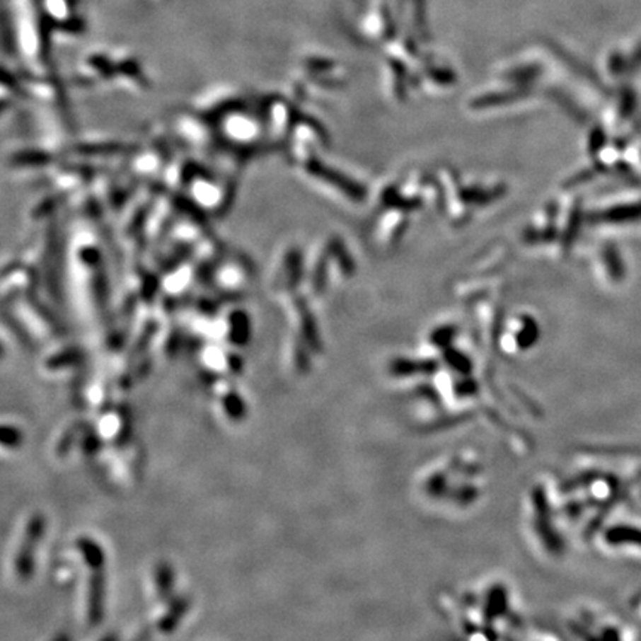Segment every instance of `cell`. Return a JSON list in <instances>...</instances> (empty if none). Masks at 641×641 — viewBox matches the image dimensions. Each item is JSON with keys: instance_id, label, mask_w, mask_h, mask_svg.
Here are the masks:
<instances>
[{"instance_id": "6da1fadb", "label": "cell", "mask_w": 641, "mask_h": 641, "mask_svg": "<svg viewBox=\"0 0 641 641\" xmlns=\"http://www.w3.org/2000/svg\"><path fill=\"white\" fill-rule=\"evenodd\" d=\"M45 527H47V520L42 514L32 515L27 523L24 538L17 553V560H15V572L23 582H27L33 576L35 555L43 539Z\"/></svg>"}, {"instance_id": "7a4b0ae2", "label": "cell", "mask_w": 641, "mask_h": 641, "mask_svg": "<svg viewBox=\"0 0 641 641\" xmlns=\"http://www.w3.org/2000/svg\"><path fill=\"white\" fill-rule=\"evenodd\" d=\"M105 566L93 567L88 585V620L91 625H100L104 618L105 594Z\"/></svg>"}, {"instance_id": "3957f363", "label": "cell", "mask_w": 641, "mask_h": 641, "mask_svg": "<svg viewBox=\"0 0 641 641\" xmlns=\"http://www.w3.org/2000/svg\"><path fill=\"white\" fill-rule=\"evenodd\" d=\"M604 541L612 546L634 545L641 548V529L628 524H616L606 530Z\"/></svg>"}, {"instance_id": "277c9868", "label": "cell", "mask_w": 641, "mask_h": 641, "mask_svg": "<svg viewBox=\"0 0 641 641\" xmlns=\"http://www.w3.org/2000/svg\"><path fill=\"white\" fill-rule=\"evenodd\" d=\"M78 549L83 555L89 569L105 566V555L103 548L91 538H81L78 541Z\"/></svg>"}, {"instance_id": "5b68a950", "label": "cell", "mask_w": 641, "mask_h": 641, "mask_svg": "<svg viewBox=\"0 0 641 641\" xmlns=\"http://www.w3.org/2000/svg\"><path fill=\"white\" fill-rule=\"evenodd\" d=\"M174 587V573L168 562H161L156 567V589L161 600H168Z\"/></svg>"}, {"instance_id": "8992f818", "label": "cell", "mask_w": 641, "mask_h": 641, "mask_svg": "<svg viewBox=\"0 0 641 641\" xmlns=\"http://www.w3.org/2000/svg\"><path fill=\"white\" fill-rule=\"evenodd\" d=\"M186 610H187V603L185 600H178L175 601L171 608H170V612L166 613V616L159 622V628L162 633H171L174 631V628L178 625V622L181 620L183 615L186 613Z\"/></svg>"}, {"instance_id": "52a82bcc", "label": "cell", "mask_w": 641, "mask_h": 641, "mask_svg": "<svg viewBox=\"0 0 641 641\" xmlns=\"http://www.w3.org/2000/svg\"><path fill=\"white\" fill-rule=\"evenodd\" d=\"M23 432L17 426L0 425V446L6 449H17L23 444Z\"/></svg>"}, {"instance_id": "ba28073f", "label": "cell", "mask_w": 641, "mask_h": 641, "mask_svg": "<svg viewBox=\"0 0 641 641\" xmlns=\"http://www.w3.org/2000/svg\"><path fill=\"white\" fill-rule=\"evenodd\" d=\"M601 638L604 640H619L620 634L616 628H604L601 633Z\"/></svg>"}]
</instances>
